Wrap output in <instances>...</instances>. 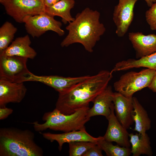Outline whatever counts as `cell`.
<instances>
[{"label": "cell", "mask_w": 156, "mask_h": 156, "mask_svg": "<svg viewBox=\"0 0 156 156\" xmlns=\"http://www.w3.org/2000/svg\"><path fill=\"white\" fill-rule=\"evenodd\" d=\"M112 73L107 70H101L59 93L55 108L64 114L68 115L89 107L90 103L107 87L112 77Z\"/></svg>", "instance_id": "cell-1"}, {"label": "cell", "mask_w": 156, "mask_h": 156, "mask_svg": "<svg viewBox=\"0 0 156 156\" xmlns=\"http://www.w3.org/2000/svg\"><path fill=\"white\" fill-rule=\"evenodd\" d=\"M100 13L86 8L77 14L74 20L66 27L68 31L60 45L67 47L75 43L81 44L85 50L92 53L96 42L105 31L100 21Z\"/></svg>", "instance_id": "cell-2"}, {"label": "cell", "mask_w": 156, "mask_h": 156, "mask_svg": "<svg viewBox=\"0 0 156 156\" xmlns=\"http://www.w3.org/2000/svg\"><path fill=\"white\" fill-rule=\"evenodd\" d=\"M28 129L14 127L0 129V156H42V149Z\"/></svg>", "instance_id": "cell-3"}, {"label": "cell", "mask_w": 156, "mask_h": 156, "mask_svg": "<svg viewBox=\"0 0 156 156\" xmlns=\"http://www.w3.org/2000/svg\"><path fill=\"white\" fill-rule=\"evenodd\" d=\"M89 107L79 109L74 113L66 115L55 108L53 111L45 113L42 120L44 122L40 123L37 121L32 124L34 130L40 132L47 129L64 132L85 129V124L90 120L87 116Z\"/></svg>", "instance_id": "cell-4"}, {"label": "cell", "mask_w": 156, "mask_h": 156, "mask_svg": "<svg viewBox=\"0 0 156 156\" xmlns=\"http://www.w3.org/2000/svg\"><path fill=\"white\" fill-rule=\"evenodd\" d=\"M156 72L147 68L138 72L127 73L114 83V89L126 97L132 98L135 93L148 87Z\"/></svg>", "instance_id": "cell-5"}, {"label": "cell", "mask_w": 156, "mask_h": 156, "mask_svg": "<svg viewBox=\"0 0 156 156\" xmlns=\"http://www.w3.org/2000/svg\"><path fill=\"white\" fill-rule=\"evenodd\" d=\"M7 14L17 22L23 23L24 18L45 13L44 0H2Z\"/></svg>", "instance_id": "cell-6"}, {"label": "cell", "mask_w": 156, "mask_h": 156, "mask_svg": "<svg viewBox=\"0 0 156 156\" xmlns=\"http://www.w3.org/2000/svg\"><path fill=\"white\" fill-rule=\"evenodd\" d=\"M28 59L17 56L0 55V78L13 82L27 81L31 73L27 66Z\"/></svg>", "instance_id": "cell-7"}, {"label": "cell", "mask_w": 156, "mask_h": 156, "mask_svg": "<svg viewBox=\"0 0 156 156\" xmlns=\"http://www.w3.org/2000/svg\"><path fill=\"white\" fill-rule=\"evenodd\" d=\"M54 16L46 12L33 16H27L23 19L27 32L33 37H39L46 31H52L62 36L65 32L61 27L62 23Z\"/></svg>", "instance_id": "cell-8"}, {"label": "cell", "mask_w": 156, "mask_h": 156, "mask_svg": "<svg viewBox=\"0 0 156 156\" xmlns=\"http://www.w3.org/2000/svg\"><path fill=\"white\" fill-rule=\"evenodd\" d=\"M138 0H119L115 6L113 19L118 36H123L127 31L133 19L135 5Z\"/></svg>", "instance_id": "cell-9"}, {"label": "cell", "mask_w": 156, "mask_h": 156, "mask_svg": "<svg viewBox=\"0 0 156 156\" xmlns=\"http://www.w3.org/2000/svg\"><path fill=\"white\" fill-rule=\"evenodd\" d=\"M23 83L0 78V107H5L9 103H19L23 100L27 91Z\"/></svg>", "instance_id": "cell-10"}, {"label": "cell", "mask_w": 156, "mask_h": 156, "mask_svg": "<svg viewBox=\"0 0 156 156\" xmlns=\"http://www.w3.org/2000/svg\"><path fill=\"white\" fill-rule=\"evenodd\" d=\"M90 75L77 77H65L58 75L38 76L31 73L27 81L40 82L54 89L59 93L68 89L86 78Z\"/></svg>", "instance_id": "cell-11"}, {"label": "cell", "mask_w": 156, "mask_h": 156, "mask_svg": "<svg viewBox=\"0 0 156 156\" xmlns=\"http://www.w3.org/2000/svg\"><path fill=\"white\" fill-rule=\"evenodd\" d=\"M114 105L111 113L107 119L108 124L104 135V139L107 141L115 142L121 146L129 148V133L127 130L120 122L114 113Z\"/></svg>", "instance_id": "cell-12"}, {"label": "cell", "mask_w": 156, "mask_h": 156, "mask_svg": "<svg viewBox=\"0 0 156 156\" xmlns=\"http://www.w3.org/2000/svg\"><path fill=\"white\" fill-rule=\"evenodd\" d=\"M40 133L45 139L51 142L56 141L58 144V149L60 151L63 144L66 143L77 141H87L95 143L100 139L101 136L94 137L89 134L86 129L73 131L60 134H54L49 132Z\"/></svg>", "instance_id": "cell-13"}, {"label": "cell", "mask_w": 156, "mask_h": 156, "mask_svg": "<svg viewBox=\"0 0 156 156\" xmlns=\"http://www.w3.org/2000/svg\"><path fill=\"white\" fill-rule=\"evenodd\" d=\"M132 97H126L117 92L114 93L113 103L116 116L120 123L127 129L134 122L132 116Z\"/></svg>", "instance_id": "cell-14"}, {"label": "cell", "mask_w": 156, "mask_h": 156, "mask_svg": "<svg viewBox=\"0 0 156 156\" xmlns=\"http://www.w3.org/2000/svg\"><path fill=\"white\" fill-rule=\"evenodd\" d=\"M128 37L137 58L156 52V35H145L140 32H132L129 33Z\"/></svg>", "instance_id": "cell-15"}, {"label": "cell", "mask_w": 156, "mask_h": 156, "mask_svg": "<svg viewBox=\"0 0 156 156\" xmlns=\"http://www.w3.org/2000/svg\"><path fill=\"white\" fill-rule=\"evenodd\" d=\"M114 93L112 87L108 86L97 96L92 102L93 106L88 111V117L90 118L96 116H103L107 119L114 105L113 103Z\"/></svg>", "instance_id": "cell-16"}, {"label": "cell", "mask_w": 156, "mask_h": 156, "mask_svg": "<svg viewBox=\"0 0 156 156\" xmlns=\"http://www.w3.org/2000/svg\"><path fill=\"white\" fill-rule=\"evenodd\" d=\"M31 43L29 37L27 35L17 38L0 55L17 56L31 59L35 58L37 53L30 45Z\"/></svg>", "instance_id": "cell-17"}, {"label": "cell", "mask_w": 156, "mask_h": 156, "mask_svg": "<svg viewBox=\"0 0 156 156\" xmlns=\"http://www.w3.org/2000/svg\"><path fill=\"white\" fill-rule=\"evenodd\" d=\"M143 67L156 70V52L138 60L129 59L117 62L111 71L112 73Z\"/></svg>", "instance_id": "cell-18"}, {"label": "cell", "mask_w": 156, "mask_h": 156, "mask_svg": "<svg viewBox=\"0 0 156 156\" xmlns=\"http://www.w3.org/2000/svg\"><path fill=\"white\" fill-rule=\"evenodd\" d=\"M133 110L132 116L135 125L134 130L138 133H146L151 127V121L146 110L136 98L132 97Z\"/></svg>", "instance_id": "cell-19"}, {"label": "cell", "mask_w": 156, "mask_h": 156, "mask_svg": "<svg viewBox=\"0 0 156 156\" xmlns=\"http://www.w3.org/2000/svg\"><path fill=\"white\" fill-rule=\"evenodd\" d=\"M129 137L131 144V152L133 156H139L141 155H153L150 138L146 133H129Z\"/></svg>", "instance_id": "cell-20"}, {"label": "cell", "mask_w": 156, "mask_h": 156, "mask_svg": "<svg viewBox=\"0 0 156 156\" xmlns=\"http://www.w3.org/2000/svg\"><path fill=\"white\" fill-rule=\"evenodd\" d=\"M74 0H60L54 5L46 6L45 12L53 16H58L62 18V21L65 24L69 23L75 19L70 14V11L75 5Z\"/></svg>", "instance_id": "cell-21"}, {"label": "cell", "mask_w": 156, "mask_h": 156, "mask_svg": "<svg viewBox=\"0 0 156 156\" xmlns=\"http://www.w3.org/2000/svg\"><path fill=\"white\" fill-rule=\"evenodd\" d=\"M112 142L105 140L103 136L96 142L107 156H129L131 154L130 148L121 146L117 144L114 145Z\"/></svg>", "instance_id": "cell-22"}, {"label": "cell", "mask_w": 156, "mask_h": 156, "mask_svg": "<svg viewBox=\"0 0 156 156\" xmlns=\"http://www.w3.org/2000/svg\"><path fill=\"white\" fill-rule=\"evenodd\" d=\"M17 30V28L8 21L5 22L0 27V53L9 46Z\"/></svg>", "instance_id": "cell-23"}, {"label": "cell", "mask_w": 156, "mask_h": 156, "mask_svg": "<svg viewBox=\"0 0 156 156\" xmlns=\"http://www.w3.org/2000/svg\"><path fill=\"white\" fill-rule=\"evenodd\" d=\"M96 144L87 141H77L70 142L69 154L70 156H83L90 148Z\"/></svg>", "instance_id": "cell-24"}, {"label": "cell", "mask_w": 156, "mask_h": 156, "mask_svg": "<svg viewBox=\"0 0 156 156\" xmlns=\"http://www.w3.org/2000/svg\"><path fill=\"white\" fill-rule=\"evenodd\" d=\"M145 16L146 21L151 29L156 31V2L146 11Z\"/></svg>", "instance_id": "cell-25"}, {"label": "cell", "mask_w": 156, "mask_h": 156, "mask_svg": "<svg viewBox=\"0 0 156 156\" xmlns=\"http://www.w3.org/2000/svg\"><path fill=\"white\" fill-rule=\"evenodd\" d=\"M102 150L96 144L88 150L83 156H102Z\"/></svg>", "instance_id": "cell-26"}, {"label": "cell", "mask_w": 156, "mask_h": 156, "mask_svg": "<svg viewBox=\"0 0 156 156\" xmlns=\"http://www.w3.org/2000/svg\"><path fill=\"white\" fill-rule=\"evenodd\" d=\"M13 109L6 107H0V120H3L7 118L13 112Z\"/></svg>", "instance_id": "cell-27"}, {"label": "cell", "mask_w": 156, "mask_h": 156, "mask_svg": "<svg viewBox=\"0 0 156 156\" xmlns=\"http://www.w3.org/2000/svg\"><path fill=\"white\" fill-rule=\"evenodd\" d=\"M148 87L153 92L156 93V72Z\"/></svg>", "instance_id": "cell-28"}, {"label": "cell", "mask_w": 156, "mask_h": 156, "mask_svg": "<svg viewBox=\"0 0 156 156\" xmlns=\"http://www.w3.org/2000/svg\"><path fill=\"white\" fill-rule=\"evenodd\" d=\"M60 0H44V4L46 6H50L55 4Z\"/></svg>", "instance_id": "cell-29"}, {"label": "cell", "mask_w": 156, "mask_h": 156, "mask_svg": "<svg viewBox=\"0 0 156 156\" xmlns=\"http://www.w3.org/2000/svg\"><path fill=\"white\" fill-rule=\"evenodd\" d=\"M147 5L150 7L153 4L156 2V0H144Z\"/></svg>", "instance_id": "cell-30"}, {"label": "cell", "mask_w": 156, "mask_h": 156, "mask_svg": "<svg viewBox=\"0 0 156 156\" xmlns=\"http://www.w3.org/2000/svg\"><path fill=\"white\" fill-rule=\"evenodd\" d=\"M2 0H0V1H1Z\"/></svg>", "instance_id": "cell-31"}]
</instances>
